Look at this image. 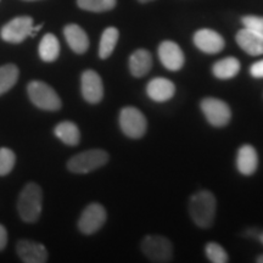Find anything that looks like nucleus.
Here are the masks:
<instances>
[{"instance_id":"4","label":"nucleus","mask_w":263,"mask_h":263,"mask_svg":"<svg viewBox=\"0 0 263 263\" xmlns=\"http://www.w3.org/2000/svg\"><path fill=\"white\" fill-rule=\"evenodd\" d=\"M27 93L32 103L41 110L58 111L62 106L57 91L42 81H32L27 85Z\"/></svg>"},{"instance_id":"9","label":"nucleus","mask_w":263,"mask_h":263,"mask_svg":"<svg viewBox=\"0 0 263 263\" xmlns=\"http://www.w3.org/2000/svg\"><path fill=\"white\" fill-rule=\"evenodd\" d=\"M33 29V18L29 16H20L9 21L0 31L3 41L20 44L31 35Z\"/></svg>"},{"instance_id":"8","label":"nucleus","mask_w":263,"mask_h":263,"mask_svg":"<svg viewBox=\"0 0 263 263\" xmlns=\"http://www.w3.org/2000/svg\"><path fill=\"white\" fill-rule=\"evenodd\" d=\"M106 210L100 203H90L85 210L78 221V229L85 235H91L97 233L106 222Z\"/></svg>"},{"instance_id":"22","label":"nucleus","mask_w":263,"mask_h":263,"mask_svg":"<svg viewBox=\"0 0 263 263\" xmlns=\"http://www.w3.org/2000/svg\"><path fill=\"white\" fill-rule=\"evenodd\" d=\"M120 38V32L117 28L115 27H108L103 32L100 39V45H99V57L100 59L110 58L112 55V52L116 48V44Z\"/></svg>"},{"instance_id":"32","label":"nucleus","mask_w":263,"mask_h":263,"mask_svg":"<svg viewBox=\"0 0 263 263\" xmlns=\"http://www.w3.org/2000/svg\"><path fill=\"white\" fill-rule=\"evenodd\" d=\"M138 2H140V3H149V2H153V0H138Z\"/></svg>"},{"instance_id":"10","label":"nucleus","mask_w":263,"mask_h":263,"mask_svg":"<svg viewBox=\"0 0 263 263\" xmlns=\"http://www.w3.org/2000/svg\"><path fill=\"white\" fill-rule=\"evenodd\" d=\"M81 89L84 100L89 104H98L103 100L104 85L101 77L93 70H87L82 73Z\"/></svg>"},{"instance_id":"18","label":"nucleus","mask_w":263,"mask_h":263,"mask_svg":"<svg viewBox=\"0 0 263 263\" xmlns=\"http://www.w3.org/2000/svg\"><path fill=\"white\" fill-rule=\"evenodd\" d=\"M129 71L134 77L140 78L149 73L153 67V57L145 49H138L129 58Z\"/></svg>"},{"instance_id":"3","label":"nucleus","mask_w":263,"mask_h":263,"mask_svg":"<svg viewBox=\"0 0 263 263\" xmlns=\"http://www.w3.org/2000/svg\"><path fill=\"white\" fill-rule=\"evenodd\" d=\"M108 162V154L105 150L93 149L77 154L67 162V168L72 173L85 174L100 168Z\"/></svg>"},{"instance_id":"20","label":"nucleus","mask_w":263,"mask_h":263,"mask_svg":"<svg viewBox=\"0 0 263 263\" xmlns=\"http://www.w3.org/2000/svg\"><path fill=\"white\" fill-rule=\"evenodd\" d=\"M39 57L44 62H54L60 55V43L52 33H47L42 38L38 48Z\"/></svg>"},{"instance_id":"19","label":"nucleus","mask_w":263,"mask_h":263,"mask_svg":"<svg viewBox=\"0 0 263 263\" xmlns=\"http://www.w3.org/2000/svg\"><path fill=\"white\" fill-rule=\"evenodd\" d=\"M240 71V61L236 58L229 57L215 62L212 73L218 80H230L235 77Z\"/></svg>"},{"instance_id":"15","label":"nucleus","mask_w":263,"mask_h":263,"mask_svg":"<svg viewBox=\"0 0 263 263\" xmlns=\"http://www.w3.org/2000/svg\"><path fill=\"white\" fill-rule=\"evenodd\" d=\"M236 43L239 47L251 57L263 55V37L252 29L244 27L236 33Z\"/></svg>"},{"instance_id":"16","label":"nucleus","mask_w":263,"mask_h":263,"mask_svg":"<svg viewBox=\"0 0 263 263\" xmlns=\"http://www.w3.org/2000/svg\"><path fill=\"white\" fill-rule=\"evenodd\" d=\"M65 39L76 54H84L89 48V39L81 26L70 24L64 28Z\"/></svg>"},{"instance_id":"26","label":"nucleus","mask_w":263,"mask_h":263,"mask_svg":"<svg viewBox=\"0 0 263 263\" xmlns=\"http://www.w3.org/2000/svg\"><path fill=\"white\" fill-rule=\"evenodd\" d=\"M16 162V155L14 151L8 147L0 149V176H6L11 172Z\"/></svg>"},{"instance_id":"14","label":"nucleus","mask_w":263,"mask_h":263,"mask_svg":"<svg viewBox=\"0 0 263 263\" xmlns=\"http://www.w3.org/2000/svg\"><path fill=\"white\" fill-rule=\"evenodd\" d=\"M176 93V85L167 78L156 77L151 80L146 85V94L153 101L164 103L173 98Z\"/></svg>"},{"instance_id":"31","label":"nucleus","mask_w":263,"mask_h":263,"mask_svg":"<svg viewBox=\"0 0 263 263\" xmlns=\"http://www.w3.org/2000/svg\"><path fill=\"white\" fill-rule=\"evenodd\" d=\"M259 241H261L262 244H263V233H261V234H259Z\"/></svg>"},{"instance_id":"27","label":"nucleus","mask_w":263,"mask_h":263,"mask_svg":"<svg viewBox=\"0 0 263 263\" xmlns=\"http://www.w3.org/2000/svg\"><path fill=\"white\" fill-rule=\"evenodd\" d=\"M241 22L242 25H244V27L252 29V31L258 33L259 35L263 37V17H261V16H244V17L241 18Z\"/></svg>"},{"instance_id":"33","label":"nucleus","mask_w":263,"mask_h":263,"mask_svg":"<svg viewBox=\"0 0 263 263\" xmlns=\"http://www.w3.org/2000/svg\"><path fill=\"white\" fill-rule=\"evenodd\" d=\"M25 2H37V0H25Z\"/></svg>"},{"instance_id":"25","label":"nucleus","mask_w":263,"mask_h":263,"mask_svg":"<svg viewBox=\"0 0 263 263\" xmlns=\"http://www.w3.org/2000/svg\"><path fill=\"white\" fill-rule=\"evenodd\" d=\"M205 252L207 258L212 263H227L229 261L226 250L217 242H209L205 248Z\"/></svg>"},{"instance_id":"11","label":"nucleus","mask_w":263,"mask_h":263,"mask_svg":"<svg viewBox=\"0 0 263 263\" xmlns=\"http://www.w3.org/2000/svg\"><path fill=\"white\" fill-rule=\"evenodd\" d=\"M157 52H159L160 61L168 71H179L185 62L183 50L177 43L172 41H164L161 43Z\"/></svg>"},{"instance_id":"7","label":"nucleus","mask_w":263,"mask_h":263,"mask_svg":"<svg viewBox=\"0 0 263 263\" xmlns=\"http://www.w3.org/2000/svg\"><path fill=\"white\" fill-rule=\"evenodd\" d=\"M207 122L213 127H224L232 118V111L228 104L216 98H205L200 104Z\"/></svg>"},{"instance_id":"5","label":"nucleus","mask_w":263,"mask_h":263,"mask_svg":"<svg viewBox=\"0 0 263 263\" xmlns=\"http://www.w3.org/2000/svg\"><path fill=\"white\" fill-rule=\"evenodd\" d=\"M141 251L153 262L172 261L173 246L167 238L160 235H147L141 241Z\"/></svg>"},{"instance_id":"23","label":"nucleus","mask_w":263,"mask_h":263,"mask_svg":"<svg viewBox=\"0 0 263 263\" xmlns=\"http://www.w3.org/2000/svg\"><path fill=\"white\" fill-rule=\"evenodd\" d=\"M18 67L14 64H6L0 67V95L5 94L18 80Z\"/></svg>"},{"instance_id":"24","label":"nucleus","mask_w":263,"mask_h":263,"mask_svg":"<svg viewBox=\"0 0 263 263\" xmlns=\"http://www.w3.org/2000/svg\"><path fill=\"white\" fill-rule=\"evenodd\" d=\"M117 0H77L78 8L90 12H105L116 6Z\"/></svg>"},{"instance_id":"30","label":"nucleus","mask_w":263,"mask_h":263,"mask_svg":"<svg viewBox=\"0 0 263 263\" xmlns=\"http://www.w3.org/2000/svg\"><path fill=\"white\" fill-rule=\"evenodd\" d=\"M257 262H258V263H263V255L258 256V258H257Z\"/></svg>"},{"instance_id":"13","label":"nucleus","mask_w":263,"mask_h":263,"mask_svg":"<svg viewBox=\"0 0 263 263\" xmlns=\"http://www.w3.org/2000/svg\"><path fill=\"white\" fill-rule=\"evenodd\" d=\"M18 257L25 263H44L48 261V251L44 245L31 240H20L16 244Z\"/></svg>"},{"instance_id":"2","label":"nucleus","mask_w":263,"mask_h":263,"mask_svg":"<svg viewBox=\"0 0 263 263\" xmlns=\"http://www.w3.org/2000/svg\"><path fill=\"white\" fill-rule=\"evenodd\" d=\"M43 207L42 188L35 183L26 184L17 200L18 215L26 223H35L39 219Z\"/></svg>"},{"instance_id":"29","label":"nucleus","mask_w":263,"mask_h":263,"mask_svg":"<svg viewBox=\"0 0 263 263\" xmlns=\"http://www.w3.org/2000/svg\"><path fill=\"white\" fill-rule=\"evenodd\" d=\"M6 244H8V232L4 226L0 224V251L5 249Z\"/></svg>"},{"instance_id":"1","label":"nucleus","mask_w":263,"mask_h":263,"mask_svg":"<svg viewBox=\"0 0 263 263\" xmlns=\"http://www.w3.org/2000/svg\"><path fill=\"white\" fill-rule=\"evenodd\" d=\"M189 213L197 227L210 228L216 217V197L209 190L194 194L189 202Z\"/></svg>"},{"instance_id":"12","label":"nucleus","mask_w":263,"mask_h":263,"mask_svg":"<svg viewBox=\"0 0 263 263\" xmlns=\"http://www.w3.org/2000/svg\"><path fill=\"white\" fill-rule=\"evenodd\" d=\"M194 44L199 50L205 52V54L213 55L218 54L224 49L226 42L219 33L212 31V29L203 28L195 32Z\"/></svg>"},{"instance_id":"6","label":"nucleus","mask_w":263,"mask_h":263,"mask_svg":"<svg viewBox=\"0 0 263 263\" xmlns=\"http://www.w3.org/2000/svg\"><path fill=\"white\" fill-rule=\"evenodd\" d=\"M120 127L124 136L132 139H139L145 134L147 122L140 110L136 107H123L120 112Z\"/></svg>"},{"instance_id":"17","label":"nucleus","mask_w":263,"mask_h":263,"mask_svg":"<svg viewBox=\"0 0 263 263\" xmlns=\"http://www.w3.org/2000/svg\"><path fill=\"white\" fill-rule=\"evenodd\" d=\"M236 167L244 176H251L256 172L258 167V155L254 146L246 144L240 147L236 156Z\"/></svg>"},{"instance_id":"28","label":"nucleus","mask_w":263,"mask_h":263,"mask_svg":"<svg viewBox=\"0 0 263 263\" xmlns=\"http://www.w3.org/2000/svg\"><path fill=\"white\" fill-rule=\"evenodd\" d=\"M250 73L254 78H263V60L252 64L250 67Z\"/></svg>"},{"instance_id":"21","label":"nucleus","mask_w":263,"mask_h":263,"mask_svg":"<svg viewBox=\"0 0 263 263\" xmlns=\"http://www.w3.org/2000/svg\"><path fill=\"white\" fill-rule=\"evenodd\" d=\"M55 136L60 139L66 145L76 146L80 144L81 132L78 127L71 121H64L55 127Z\"/></svg>"}]
</instances>
